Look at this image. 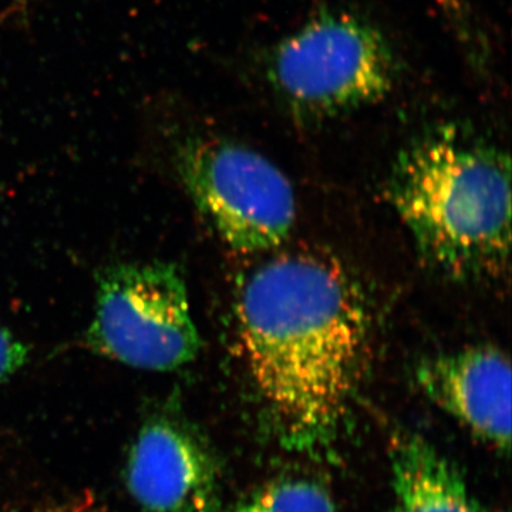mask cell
<instances>
[{
    "label": "cell",
    "mask_w": 512,
    "mask_h": 512,
    "mask_svg": "<svg viewBox=\"0 0 512 512\" xmlns=\"http://www.w3.org/2000/svg\"><path fill=\"white\" fill-rule=\"evenodd\" d=\"M242 355L285 447L316 453L339 436L369 345L365 299L342 266L298 252L269 259L242 285Z\"/></svg>",
    "instance_id": "obj_1"
},
{
    "label": "cell",
    "mask_w": 512,
    "mask_h": 512,
    "mask_svg": "<svg viewBox=\"0 0 512 512\" xmlns=\"http://www.w3.org/2000/svg\"><path fill=\"white\" fill-rule=\"evenodd\" d=\"M386 198L441 274L490 278L508 265L511 163L500 148L441 128L400 154Z\"/></svg>",
    "instance_id": "obj_2"
},
{
    "label": "cell",
    "mask_w": 512,
    "mask_h": 512,
    "mask_svg": "<svg viewBox=\"0 0 512 512\" xmlns=\"http://www.w3.org/2000/svg\"><path fill=\"white\" fill-rule=\"evenodd\" d=\"M266 76L295 116L323 120L352 113L392 92L397 63L386 36L372 22L326 10L272 49Z\"/></svg>",
    "instance_id": "obj_3"
},
{
    "label": "cell",
    "mask_w": 512,
    "mask_h": 512,
    "mask_svg": "<svg viewBox=\"0 0 512 512\" xmlns=\"http://www.w3.org/2000/svg\"><path fill=\"white\" fill-rule=\"evenodd\" d=\"M83 343L96 355L150 372L194 362L202 340L180 268L161 261L107 266Z\"/></svg>",
    "instance_id": "obj_4"
},
{
    "label": "cell",
    "mask_w": 512,
    "mask_h": 512,
    "mask_svg": "<svg viewBox=\"0 0 512 512\" xmlns=\"http://www.w3.org/2000/svg\"><path fill=\"white\" fill-rule=\"evenodd\" d=\"M173 161L195 207L228 247L245 254L272 251L291 234V181L258 151L197 134L174 144Z\"/></svg>",
    "instance_id": "obj_5"
},
{
    "label": "cell",
    "mask_w": 512,
    "mask_h": 512,
    "mask_svg": "<svg viewBox=\"0 0 512 512\" xmlns=\"http://www.w3.org/2000/svg\"><path fill=\"white\" fill-rule=\"evenodd\" d=\"M124 483L146 512H215L218 470L205 444L177 417L151 414L128 448Z\"/></svg>",
    "instance_id": "obj_6"
},
{
    "label": "cell",
    "mask_w": 512,
    "mask_h": 512,
    "mask_svg": "<svg viewBox=\"0 0 512 512\" xmlns=\"http://www.w3.org/2000/svg\"><path fill=\"white\" fill-rule=\"evenodd\" d=\"M421 392L471 434L497 450L511 443V365L500 349L468 346L417 366Z\"/></svg>",
    "instance_id": "obj_7"
},
{
    "label": "cell",
    "mask_w": 512,
    "mask_h": 512,
    "mask_svg": "<svg viewBox=\"0 0 512 512\" xmlns=\"http://www.w3.org/2000/svg\"><path fill=\"white\" fill-rule=\"evenodd\" d=\"M389 460L392 512H481L460 471L423 437L397 434Z\"/></svg>",
    "instance_id": "obj_8"
},
{
    "label": "cell",
    "mask_w": 512,
    "mask_h": 512,
    "mask_svg": "<svg viewBox=\"0 0 512 512\" xmlns=\"http://www.w3.org/2000/svg\"><path fill=\"white\" fill-rule=\"evenodd\" d=\"M232 512H339L323 485L308 478H281L259 488Z\"/></svg>",
    "instance_id": "obj_9"
},
{
    "label": "cell",
    "mask_w": 512,
    "mask_h": 512,
    "mask_svg": "<svg viewBox=\"0 0 512 512\" xmlns=\"http://www.w3.org/2000/svg\"><path fill=\"white\" fill-rule=\"evenodd\" d=\"M28 360V345L9 329L0 326V384L16 375Z\"/></svg>",
    "instance_id": "obj_10"
},
{
    "label": "cell",
    "mask_w": 512,
    "mask_h": 512,
    "mask_svg": "<svg viewBox=\"0 0 512 512\" xmlns=\"http://www.w3.org/2000/svg\"><path fill=\"white\" fill-rule=\"evenodd\" d=\"M29 2L30 0H13V2L10 3L9 9L3 13L2 20L12 15H18V13H25L26 6H28Z\"/></svg>",
    "instance_id": "obj_11"
}]
</instances>
